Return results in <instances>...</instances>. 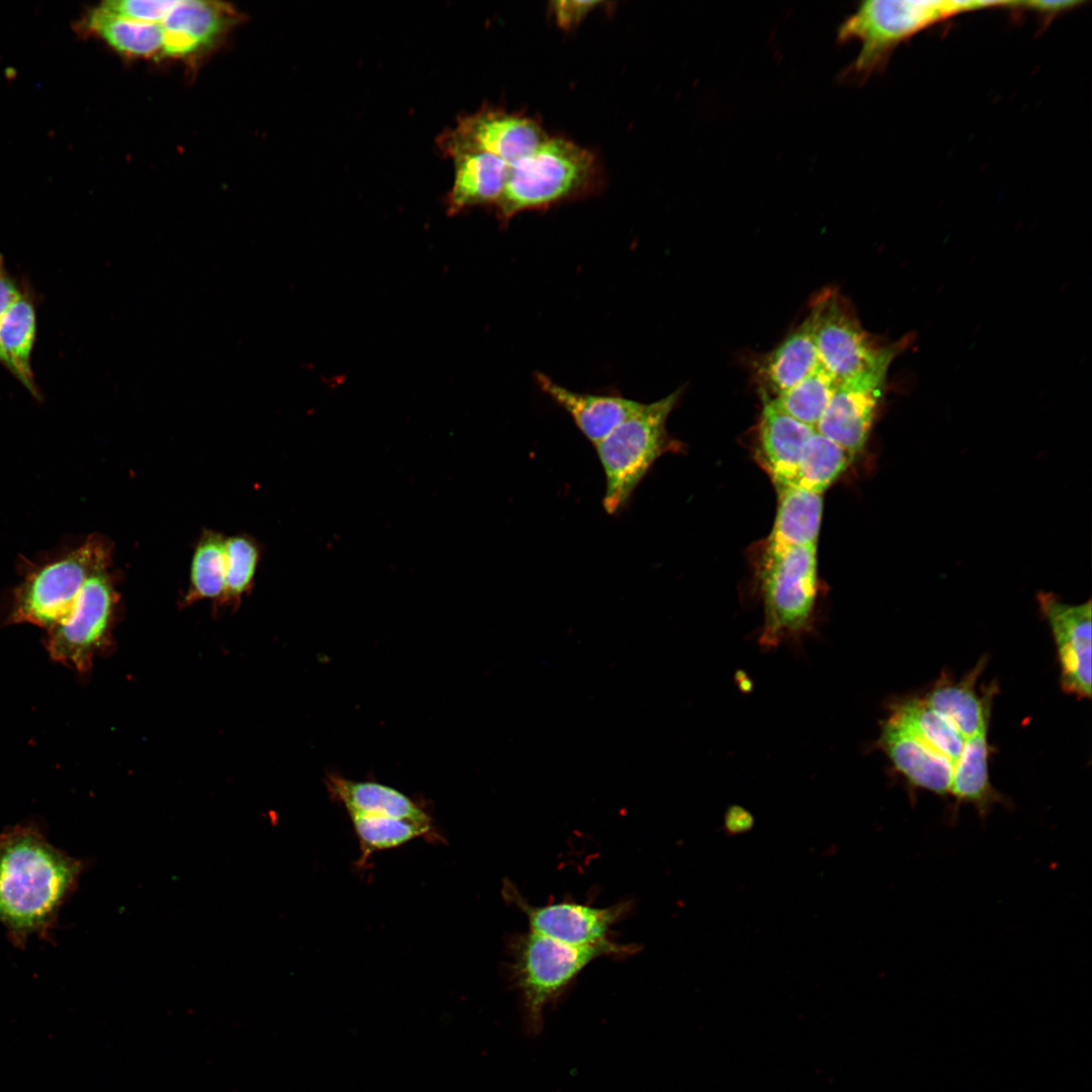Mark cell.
<instances>
[{"mask_svg": "<svg viewBox=\"0 0 1092 1092\" xmlns=\"http://www.w3.org/2000/svg\"><path fill=\"white\" fill-rule=\"evenodd\" d=\"M88 866L56 847L36 824L0 833V923L14 946L24 947L33 935L51 938Z\"/></svg>", "mask_w": 1092, "mask_h": 1092, "instance_id": "obj_1", "label": "cell"}, {"mask_svg": "<svg viewBox=\"0 0 1092 1092\" xmlns=\"http://www.w3.org/2000/svg\"><path fill=\"white\" fill-rule=\"evenodd\" d=\"M1029 1L870 0L863 1L837 29L841 43L858 40L860 51L839 74L860 83L880 72L893 51L921 30L960 14L996 8L1027 9Z\"/></svg>", "mask_w": 1092, "mask_h": 1092, "instance_id": "obj_2", "label": "cell"}, {"mask_svg": "<svg viewBox=\"0 0 1092 1092\" xmlns=\"http://www.w3.org/2000/svg\"><path fill=\"white\" fill-rule=\"evenodd\" d=\"M599 178L595 156L564 138L547 136L531 154L510 166L495 203L497 217L509 222L528 210L546 209L588 193Z\"/></svg>", "mask_w": 1092, "mask_h": 1092, "instance_id": "obj_3", "label": "cell"}, {"mask_svg": "<svg viewBox=\"0 0 1092 1092\" xmlns=\"http://www.w3.org/2000/svg\"><path fill=\"white\" fill-rule=\"evenodd\" d=\"M680 394L681 390L677 389L658 400L642 402L595 445L606 479L603 506L609 515L625 509L660 456L679 450L680 445L670 437L666 424Z\"/></svg>", "mask_w": 1092, "mask_h": 1092, "instance_id": "obj_4", "label": "cell"}, {"mask_svg": "<svg viewBox=\"0 0 1092 1092\" xmlns=\"http://www.w3.org/2000/svg\"><path fill=\"white\" fill-rule=\"evenodd\" d=\"M761 589L760 648L769 651L783 643L800 644L813 628L818 596L816 546L765 551Z\"/></svg>", "mask_w": 1092, "mask_h": 1092, "instance_id": "obj_5", "label": "cell"}, {"mask_svg": "<svg viewBox=\"0 0 1092 1092\" xmlns=\"http://www.w3.org/2000/svg\"><path fill=\"white\" fill-rule=\"evenodd\" d=\"M634 947L612 940L596 945H572L532 931L517 937L512 944L511 972L533 1031L542 1026L547 1004L592 962L605 956L629 954Z\"/></svg>", "mask_w": 1092, "mask_h": 1092, "instance_id": "obj_6", "label": "cell"}, {"mask_svg": "<svg viewBox=\"0 0 1092 1092\" xmlns=\"http://www.w3.org/2000/svg\"><path fill=\"white\" fill-rule=\"evenodd\" d=\"M110 558L105 540L92 536L80 546L34 566L13 592L10 622L50 630L70 615L86 580L108 569Z\"/></svg>", "mask_w": 1092, "mask_h": 1092, "instance_id": "obj_7", "label": "cell"}, {"mask_svg": "<svg viewBox=\"0 0 1092 1092\" xmlns=\"http://www.w3.org/2000/svg\"><path fill=\"white\" fill-rule=\"evenodd\" d=\"M902 348L900 343L885 346L870 366L840 380L816 431L856 457L869 439L884 396L890 365Z\"/></svg>", "mask_w": 1092, "mask_h": 1092, "instance_id": "obj_8", "label": "cell"}, {"mask_svg": "<svg viewBox=\"0 0 1092 1092\" xmlns=\"http://www.w3.org/2000/svg\"><path fill=\"white\" fill-rule=\"evenodd\" d=\"M116 602L108 569L93 573L70 615L48 630L46 647L50 656L80 672L87 671L93 656L108 639Z\"/></svg>", "mask_w": 1092, "mask_h": 1092, "instance_id": "obj_9", "label": "cell"}, {"mask_svg": "<svg viewBox=\"0 0 1092 1092\" xmlns=\"http://www.w3.org/2000/svg\"><path fill=\"white\" fill-rule=\"evenodd\" d=\"M807 318L821 363L838 380L870 366L885 348L862 328L849 301L837 290L819 293Z\"/></svg>", "mask_w": 1092, "mask_h": 1092, "instance_id": "obj_10", "label": "cell"}, {"mask_svg": "<svg viewBox=\"0 0 1092 1092\" xmlns=\"http://www.w3.org/2000/svg\"><path fill=\"white\" fill-rule=\"evenodd\" d=\"M547 136L532 117L483 106L460 116L452 129L438 138V146L447 157L458 151H479L511 166L531 154Z\"/></svg>", "mask_w": 1092, "mask_h": 1092, "instance_id": "obj_11", "label": "cell"}, {"mask_svg": "<svg viewBox=\"0 0 1092 1092\" xmlns=\"http://www.w3.org/2000/svg\"><path fill=\"white\" fill-rule=\"evenodd\" d=\"M1037 602L1055 641L1062 690L1078 699L1091 696V601L1072 605L1052 593H1039Z\"/></svg>", "mask_w": 1092, "mask_h": 1092, "instance_id": "obj_12", "label": "cell"}, {"mask_svg": "<svg viewBox=\"0 0 1092 1092\" xmlns=\"http://www.w3.org/2000/svg\"><path fill=\"white\" fill-rule=\"evenodd\" d=\"M504 892L525 914L530 931L572 945H596L611 940L608 934L627 908L625 904L598 908L566 901L534 906L511 883Z\"/></svg>", "mask_w": 1092, "mask_h": 1092, "instance_id": "obj_13", "label": "cell"}, {"mask_svg": "<svg viewBox=\"0 0 1092 1092\" xmlns=\"http://www.w3.org/2000/svg\"><path fill=\"white\" fill-rule=\"evenodd\" d=\"M240 16L223 2L178 0L161 23L163 58L189 59L212 49Z\"/></svg>", "mask_w": 1092, "mask_h": 1092, "instance_id": "obj_14", "label": "cell"}, {"mask_svg": "<svg viewBox=\"0 0 1092 1092\" xmlns=\"http://www.w3.org/2000/svg\"><path fill=\"white\" fill-rule=\"evenodd\" d=\"M875 746L914 789L938 796L949 794L953 762L939 754L913 732L889 716L882 720Z\"/></svg>", "mask_w": 1092, "mask_h": 1092, "instance_id": "obj_15", "label": "cell"}, {"mask_svg": "<svg viewBox=\"0 0 1092 1092\" xmlns=\"http://www.w3.org/2000/svg\"><path fill=\"white\" fill-rule=\"evenodd\" d=\"M815 431L764 398L758 427V454L777 489L795 484L801 452Z\"/></svg>", "mask_w": 1092, "mask_h": 1092, "instance_id": "obj_16", "label": "cell"}, {"mask_svg": "<svg viewBox=\"0 0 1092 1092\" xmlns=\"http://www.w3.org/2000/svg\"><path fill=\"white\" fill-rule=\"evenodd\" d=\"M538 387L566 412L581 434L595 446L642 402L620 394H593L570 390L543 373H535Z\"/></svg>", "mask_w": 1092, "mask_h": 1092, "instance_id": "obj_17", "label": "cell"}, {"mask_svg": "<svg viewBox=\"0 0 1092 1092\" xmlns=\"http://www.w3.org/2000/svg\"><path fill=\"white\" fill-rule=\"evenodd\" d=\"M986 665L985 657L960 680L943 672L930 690L921 697L933 711L950 722L968 738L988 726L991 705L997 687L991 684L983 697L976 692V681Z\"/></svg>", "mask_w": 1092, "mask_h": 1092, "instance_id": "obj_18", "label": "cell"}, {"mask_svg": "<svg viewBox=\"0 0 1092 1092\" xmlns=\"http://www.w3.org/2000/svg\"><path fill=\"white\" fill-rule=\"evenodd\" d=\"M448 157L454 162V181L446 199L448 213L454 215L476 205H495L510 166L500 158L479 151H458Z\"/></svg>", "mask_w": 1092, "mask_h": 1092, "instance_id": "obj_19", "label": "cell"}, {"mask_svg": "<svg viewBox=\"0 0 1092 1092\" xmlns=\"http://www.w3.org/2000/svg\"><path fill=\"white\" fill-rule=\"evenodd\" d=\"M988 726L966 738L963 750L952 772L949 789L956 803L954 818L962 804L975 807L981 820L987 819L995 804L1011 807L1008 801L992 786L989 775Z\"/></svg>", "mask_w": 1092, "mask_h": 1092, "instance_id": "obj_20", "label": "cell"}, {"mask_svg": "<svg viewBox=\"0 0 1092 1092\" xmlns=\"http://www.w3.org/2000/svg\"><path fill=\"white\" fill-rule=\"evenodd\" d=\"M36 305L31 290L24 286L0 320V364L34 397H41L31 368L36 336Z\"/></svg>", "mask_w": 1092, "mask_h": 1092, "instance_id": "obj_21", "label": "cell"}, {"mask_svg": "<svg viewBox=\"0 0 1092 1092\" xmlns=\"http://www.w3.org/2000/svg\"><path fill=\"white\" fill-rule=\"evenodd\" d=\"M777 490V515L765 551L816 546L822 518V493L798 486Z\"/></svg>", "mask_w": 1092, "mask_h": 1092, "instance_id": "obj_22", "label": "cell"}, {"mask_svg": "<svg viewBox=\"0 0 1092 1092\" xmlns=\"http://www.w3.org/2000/svg\"><path fill=\"white\" fill-rule=\"evenodd\" d=\"M328 787L348 813L380 815L431 824L430 816L399 791L372 782H355L332 776Z\"/></svg>", "mask_w": 1092, "mask_h": 1092, "instance_id": "obj_23", "label": "cell"}, {"mask_svg": "<svg viewBox=\"0 0 1092 1092\" xmlns=\"http://www.w3.org/2000/svg\"><path fill=\"white\" fill-rule=\"evenodd\" d=\"M82 28L106 41L127 58H163L164 32L161 24L127 19L100 5L84 16Z\"/></svg>", "mask_w": 1092, "mask_h": 1092, "instance_id": "obj_24", "label": "cell"}, {"mask_svg": "<svg viewBox=\"0 0 1092 1092\" xmlns=\"http://www.w3.org/2000/svg\"><path fill=\"white\" fill-rule=\"evenodd\" d=\"M822 365L809 320L791 333L767 357L762 375L775 396L789 390Z\"/></svg>", "mask_w": 1092, "mask_h": 1092, "instance_id": "obj_25", "label": "cell"}, {"mask_svg": "<svg viewBox=\"0 0 1092 1092\" xmlns=\"http://www.w3.org/2000/svg\"><path fill=\"white\" fill-rule=\"evenodd\" d=\"M887 707L889 716L956 764L966 738L950 722L929 708L921 697L896 699L889 702Z\"/></svg>", "mask_w": 1092, "mask_h": 1092, "instance_id": "obj_26", "label": "cell"}, {"mask_svg": "<svg viewBox=\"0 0 1092 1092\" xmlns=\"http://www.w3.org/2000/svg\"><path fill=\"white\" fill-rule=\"evenodd\" d=\"M854 458L840 444L815 431L803 447L793 486L822 493Z\"/></svg>", "mask_w": 1092, "mask_h": 1092, "instance_id": "obj_27", "label": "cell"}, {"mask_svg": "<svg viewBox=\"0 0 1092 1092\" xmlns=\"http://www.w3.org/2000/svg\"><path fill=\"white\" fill-rule=\"evenodd\" d=\"M224 576L225 538L219 533L205 531L194 550L184 605L205 599L219 603L224 590Z\"/></svg>", "mask_w": 1092, "mask_h": 1092, "instance_id": "obj_28", "label": "cell"}, {"mask_svg": "<svg viewBox=\"0 0 1092 1092\" xmlns=\"http://www.w3.org/2000/svg\"><path fill=\"white\" fill-rule=\"evenodd\" d=\"M839 381L822 364L789 390L767 398L780 411L816 429Z\"/></svg>", "mask_w": 1092, "mask_h": 1092, "instance_id": "obj_29", "label": "cell"}, {"mask_svg": "<svg viewBox=\"0 0 1092 1092\" xmlns=\"http://www.w3.org/2000/svg\"><path fill=\"white\" fill-rule=\"evenodd\" d=\"M349 815L359 840L362 862L376 851L394 848L417 837L432 834V824L380 815Z\"/></svg>", "mask_w": 1092, "mask_h": 1092, "instance_id": "obj_30", "label": "cell"}, {"mask_svg": "<svg viewBox=\"0 0 1092 1092\" xmlns=\"http://www.w3.org/2000/svg\"><path fill=\"white\" fill-rule=\"evenodd\" d=\"M258 561V547L249 537L225 538L224 590L220 604H235L251 588Z\"/></svg>", "mask_w": 1092, "mask_h": 1092, "instance_id": "obj_31", "label": "cell"}, {"mask_svg": "<svg viewBox=\"0 0 1092 1092\" xmlns=\"http://www.w3.org/2000/svg\"><path fill=\"white\" fill-rule=\"evenodd\" d=\"M178 1L174 0H109L100 6L130 20L161 24Z\"/></svg>", "mask_w": 1092, "mask_h": 1092, "instance_id": "obj_32", "label": "cell"}, {"mask_svg": "<svg viewBox=\"0 0 1092 1092\" xmlns=\"http://www.w3.org/2000/svg\"><path fill=\"white\" fill-rule=\"evenodd\" d=\"M602 4V1H553L550 3V11L556 24L569 30Z\"/></svg>", "mask_w": 1092, "mask_h": 1092, "instance_id": "obj_33", "label": "cell"}, {"mask_svg": "<svg viewBox=\"0 0 1092 1092\" xmlns=\"http://www.w3.org/2000/svg\"><path fill=\"white\" fill-rule=\"evenodd\" d=\"M7 269L5 259L0 252V320L24 288Z\"/></svg>", "mask_w": 1092, "mask_h": 1092, "instance_id": "obj_34", "label": "cell"}, {"mask_svg": "<svg viewBox=\"0 0 1092 1092\" xmlns=\"http://www.w3.org/2000/svg\"><path fill=\"white\" fill-rule=\"evenodd\" d=\"M753 826V817L743 807L734 805L728 808L724 816V830L729 835L747 832Z\"/></svg>", "mask_w": 1092, "mask_h": 1092, "instance_id": "obj_35", "label": "cell"}]
</instances>
